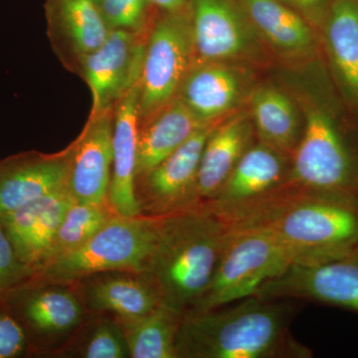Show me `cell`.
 Segmentation results:
<instances>
[{
  "label": "cell",
  "mask_w": 358,
  "mask_h": 358,
  "mask_svg": "<svg viewBox=\"0 0 358 358\" xmlns=\"http://www.w3.org/2000/svg\"><path fill=\"white\" fill-rule=\"evenodd\" d=\"M215 124L202 127L173 154L136 176L134 193L141 216L164 217L199 205L196 185L200 159Z\"/></svg>",
  "instance_id": "obj_10"
},
{
  "label": "cell",
  "mask_w": 358,
  "mask_h": 358,
  "mask_svg": "<svg viewBox=\"0 0 358 358\" xmlns=\"http://www.w3.org/2000/svg\"><path fill=\"white\" fill-rule=\"evenodd\" d=\"M293 310L253 296L238 305L185 313L176 336L178 358L310 357L289 338Z\"/></svg>",
  "instance_id": "obj_2"
},
{
  "label": "cell",
  "mask_w": 358,
  "mask_h": 358,
  "mask_svg": "<svg viewBox=\"0 0 358 358\" xmlns=\"http://www.w3.org/2000/svg\"><path fill=\"white\" fill-rule=\"evenodd\" d=\"M268 70L291 92L303 117L285 188L358 206V119L339 95L322 55Z\"/></svg>",
  "instance_id": "obj_1"
},
{
  "label": "cell",
  "mask_w": 358,
  "mask_h": 358,
  "mask_svg": "<svg viewBox=\"0 0 358 358\" xmlns=\"http://www.w3.org/2000/svg\"><path fill=\"white\" fill-rule=\"evenodd\" d=\"M30 343L24 327L4 299H0V358L24 357Z\"/></svg>",
  "instance_id": "obj_31"
},
{
  "label": "cell",
  "mask_w": 358,
  "mask_h": 358,
  "mask_svg": "<svg viewBox=\"0 0 358 358\" xmlns=\"http://www.w3.org/2000/svg\"><path fill=\"white\" fill-rule=\"evenodd\" d=\"M73 200L64 187L22 205L0 219L18 258L35 273L48 261L59 226Z\"/></svg>",
  "instance_id": "obj_16"
},
{
  "label": "cell",
  "mask_w": 358,
  "mask_h": 358,
  "mask_svg": "<svg viewBox=\"0 0 358 358\" xmlns=\"http://www.w3.org/2000/svg\"><path fill=\"white\" fill-rule=\"evenodd\" d=\"M194 61L189 7L176 13H162L145 43L140 79V117L176 96Z\"/></svg>",
  "instance_id": "obj_8"
},
{
  "label": "cell",
  "mask_w": 358,
  "mask_h": 358,
  "mask_svg": "<svg viewBox=\"0 0 358 358\" xmlns=\"http://www.w3.org/2000/svg\"><path fill=\"white\" fill-rule=\"evenodd\" d=\"M256 296L303 299L358 313V248L331 260L296 264L266 282Z\"/></svg>",
  "instance_id": "obj_12"
},
{
  "label": "cell",
  "mask_w": 358,
  "mask_h": 358,
  "mask_svg": "<svg viewBox=\"0 0 358 358\" xmlns=\"http://www.w3.org/2000/svg\"><path fill=\"white\" fill-rule=\"evenodd\" d=\"M229 227L203 204L157 218L154 251L143 275L162 303L189 312L208 287Z\"/></svg>",
  "instance_id": "obj_3"
},
{
  "label": "cell",
  "mask_w": 358,
  "mask_h": 358,
  "mask_svg": "<svg viewBox=\"0 0 358 358\" xmlns=\"http://www.w3.org/2000/svg\"><path fill=\"white\" fill-rule=\"evenodd\" d=\"M138 102L140 80L117 103L113 128V166L108 203L115 214L124 217L141 216L134 193L140 122Z\"/></svg>",
  "instance_id": "obj_20"
},
{
  "label": "cell",
  "mask_w": 358,
  "mask_h": 358,
  "mask_svg": "<svg viewBox=\"0 0 358 358\" xmlns=\"http://www.w3.org/2000/svg\"><path fill=\"white\" fill-rule=\"evenodd\" d=\"M308 21L320 32L333 0H280Z\"/></svg>",
  "instance_id": "obj_32"
},
{
  "label": "cell",
  "mask_w": 358,
  "mask_h": 358,
  "mask_svg": "<svg viewBox=\"0 0 358 358\" xmlns=\"http://www.w3.org/2000/svg\"><path fill=\"white\" fill-rule=\"evenodd\" d=\"M59 27L78 57L81 58L105 42L110 29L94 0H55Z\"/></svg>",
  "instance_id": "obj_26"
},
{
  "label": "cell",
  "mask_w": 358,
  "mask_h": 358,
  "mask_svg": "<svg viewBox=\"0 0 358 358\" xmlns=\"http://www.w3.org/2000/svg\"><path fill=\"white\" fill-rule=\"evenodd\" d=\"M267 230L310 263L358 248V206L313 193L284 189L229 229Z\"/></svg>",
  "instance_id": "obj_4"
},
{
  "label": "cell",
  "mask_w": 358,
  "mask_h": 358,
  "mask_svg": "<svg viewBox=\"0 0 358 358\" xmlns=\"http://www.w3.org/2000/svg\"><path fill=\"white\" fill-rule=\"evenodd\" d=\"M203 126L206 124H200L176 96L140 117L136 176L147 173L173 154Z\"/></svg>",
  "instance_id": "obj_24"
},
{
  "label": "cell",
  "mask_w": 358,
  "mask_h": 358,
  "mask_svg": "<svg viewBox=\"0 0 358 358\" xmlns=\"http://www.w3.org/2000/svg\"><path fill=\"white\" fill-rule=\"evenodd\" d=\"M113 128L109 113L91 117L70 148L67 188L75 200L108 203L113 166Z\"/></svg>",
  "instance_id": "obj_18"
},
{
  "label": "cell",
  "mask_w": 358,
  "mask_h": 358,
  "mask_svg": "<svg viewBox=\"0 0 358 358\" xmlns=\"http://www.w3.org/2000/svg\"><path fill=\"white\" fill-rule=\"evenodd\" d=\"M257 141L247 107L216 122L205 141L197 174L199 204L210 201Z\"/></svg>",
  "instance_id": "obj_19"
},
{
  "label": "cell",
  "mask_w": 358,
  "mask_h": 358,
  "mask_svg": "<svg viewBox=\"0 0 358 358\" xmlns=\"http://www.w3.org/2000/svg\"><path fill=\"white\" fill-rule=\"evenodd\" d=\"M274 64L294 65L322 55L320 32L280 0H242Z\"/></svg>",
  "instance_id": "obj_15"
},
{
  "label": "cell",
  "mask_w": 358,
  "mask_h": 358,
  "mask_svg": "<svg viewBox=\"0 0 358 358\" xmlns=\"http://www.w3.org/2000/svg\"><path fill=\"white\" fill-rule=\"evenodd\" d=\"M289 167L291 157L256 141L217 194L203 205L229 227L279 194Z\"/></svg>",
  "instance_id": "obj_9"
},
{
  "label": "cell",
  "mask_w": 358,
  "mask_h": 358,
  "mask_svg": "<svg viewBox=\"0 0 358 358\" xmlns=\"http://www.w3.org/2000/svg\"><path fill=\"white\" fill-rule=\"evenodd\" d=\"M35 271L18 258L13 243L0 222V299L29 281Z\"/></svg>",
  "instance_id": "obj_30"
},
{
  "label": "cell",
  "mask_w": 358,
  "mask_h": 358,
  "mask_svg": "<svg viewBox=\"0 0 358 358\" xmlns=\"http://www.w3.org/2000/svg\"><path fill=\"white\" fill-rule=\"evenodd\" d=\"M300 263L310 260L267 230L229 229L213 277L188 313L203 312L256 296L266 282Z\"/></svg>",
  "instance_id": "obj_5"
},
{
  "label": "cell",
  "mask_w": 358,
  "mask_h": 358,
  "mask_svg": "<svg viewBox=\"0 0 358 358\" xmlns=\"http://www.w3.org/2000/svg\"><path fill=\"white\" fill-rule=\"evenodd\" d=\"M262 71L243 63L194 62L176 96L200 124H215L246 107Z\"/></svg>",
  "instance_id": "obj_11"
},
{
  "label": "cell",
  "mask_w": 358,
  "mask_h": 358,
  "mask_svg": "<svg viewBox=\"0 0 358 358\" xmlns=\"http://www.w3.org/2000/svg\"><path fill=\"white\" fill-rule=\"evenodd\" d=\"M246 107L257 141L292 157L303 136V117L291 92L272 75L261 78L252 90Z\"/></svg>",
  "instance_id": "obj_21"
},
{
  "label": "cell",
  "mask_w": 358,
  "mask_h": 358,
  "mask_svg": "<svg viewBox=\"0 0 358 358\" xmlns=\"http://www.w3.org/2000/svg\"><path fill=\"white\" fill-rule=\"evenodd\" d=\"M183 315L162 303L141 317L119 319L133 358H178L176 341Z\"/></svg>",
  "instance_id": "obj_25"
},
{
  "label": "cell",
  "mask_w": 358,
  "mask_h": 358,
  "mask_svg": "<svg viewBox=\"0 0 358 358\" xmlns=\"http://www.w3.org/2000/svg\"><path fill=\"white\" fill-rule=\"evenodd\" d=\"M94 1H95V2H96V3H99V2H100V1H101V0H94Z\"/></svg>",
  "instance_id": "obj_34"
},
{
  "label": "cell",
  "mask_w": 358,
  "mask_h": 358,
  "mask_svg": "<svg viewBox=\"0 0 358 358\" xmlns=\"http://www.w3.org/2000/svg\"><path fill=\"white\" fill-rule=\"evenodd\" d=\"M115 214L109 203L73 200L59 226L46 264L83 246Z\"/></svg>",
  "instance_id": "obj_27"
},
{
  "label": "cell",
  "mask_w": 358,
  "mask_h": 358,
  "mask_svg": "<svg viewBox=\"0 0 358 358\" xmlns=\"http://www.w3.org/2000/svg\"><path fill=\"white\" fill-rule=\"evenodd\" d=\"M78 355L85 358L131 357L122 327L117 320L103 317L95 322L78 345Z\"/></svg>",
  "instance_id": "obj_28"
},
{
  "label": "cell",
  "mask_w": 358,
  "mask_h": 358,
  "mask_svg": "<svg viewBox=\"0 0 358 358\" xmlns=\"http://www.w3.org/2000/svg\"><path fill=\"white\" fill-rule=\"evenodd\" d=\"M98 4L110 30H124L138 34L147 23L150 0H101Z\"/></svg>",
  "instance_id": "obj_29"
},
{
  "label": "cell",
  "mask_w": 358,
  "mask_h": 358,
  "mask_svg": "<svg viewBox=\"0 0 358 358\" xmlns=\"http://www.w3.org/2000/svg\"><path fill=\"white\" fill-rule=\"evenodd\" d=\"M192 0H150L152 6L157 7L162 13H176L187 8Z\"/></svg>",
  "instance_id": "obj_33"
},
{
  "label": "cell",
  "mask_w": 358,
  "mask_h": 358,
  "mask_svg": "<svg viewBox=\"0 0 358 358\" xmlns=\"http://www.w3.org/2000/svg\"><path fill=\"white\" fill-rule=\"evenodd\" d=\"M145 44L134 33L110 30L95 51L80 58L93 96V115L109 113L141 79Z\"/></svg>",
  "instance_id": "obj_14"
},
{
  "label": "cell",
  "mask_w": 358,
  "mask_h": 358,
  "mask_svg": "<svg viewBox=\"0 0 358 358\" xmlns=\"http://www.w3.org/2000/svg\"><path fill=\"white\" fill-rule=\"evenodd\" d=\"M70 152L24 155L0 162V219L22 205L67 187Z\"/></svg>",
  "instance_id": "obj_22"
},
{
  "label": "cell",
  "mask_w": 358,
  "mask_h": 358,
  "mask_svg": "<svg viewBox=\"0 0 358 358\" xmlns=\"http://www.w3.org/2000/svg\"><path fill=\"white\" fill-rule=\"evenodd\" d=\"M66 287L30 279L4 296L24 327L30 348L48 339L63 338L83 322V303Z\"/></svg>",
  "instance_id": "obj_13"
},
{
  "label": "cell",
  "mask_w": 358,
  "mask_h": 358,
  "mask_svg": "<svg viewBox=\"0 0 358 358\" xmlns=\"http://www.w3.org/2000/svg\"><path fill=\"white\" fill-rule=\"evenodd\" d=\"M80 282H85L82 303L91 313H110L115 317L129 319L147 315L162 303L159 292L143 274L106 272Z\"/></svg>",
  "instance_id": "obj_23"
},
{
  "label": "cell",
  "mask_w": 358,
  "mask_h": 358,
  "mask_svg": "<svg viewBox=\"0 0 358 358\" xmlns=\"http://www.w3.org/2000/svg\"><path fill=\"white\" fill-rule=\"evenodd\" d=\"M188 7L194 62L243 63L263 70L274 65L242 0H192Z\"/></svg>",
  "instance_id": "obj_7"
},
{
  "label": "cell",
  "mask_w": 358,
  "mask_h": 358,
  "mask_svg": "<svg viewBox=\"0 0 358 358\" xmlns=\"http://www.w3.org/2000/svg\"><path fill=\"white\" fill-rule=\"evenodd\" d=\"M320 37L329 76L358 119V0H333Z\"/></svg>",
  "instance_id": "obj_17"
},
{
  "label": "cell",
  "mask_w": 358,
  "mask_h": 358,
  "mask_svg": "<svg viewBox=\"0 0 358 358\" xmlns=\"http://www.w3.org/2000/svg\"><path fill=\"white\" fill-rule=\"evenodd\" d=\"M155 237L157 218L115 214L83 246L46 264L32 279L68 286L100 273L143 274L154 251Z\"/></svg>",
  "instance_id": "obj_6"
}]
</instances>
